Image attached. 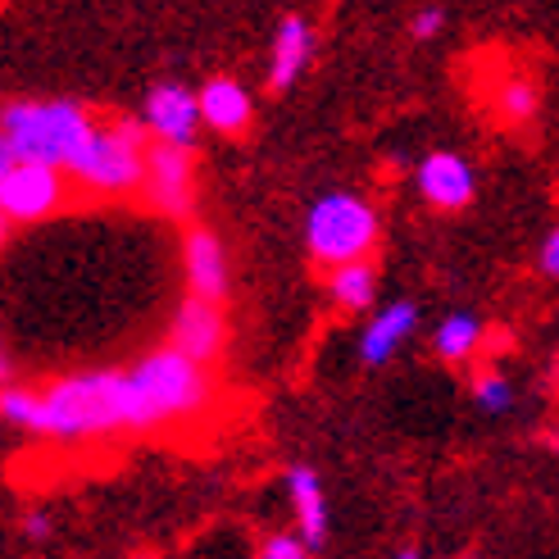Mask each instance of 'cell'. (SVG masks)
<instances>
[{
    "label": "cell",
    "mask_w": 559,
    "mask_h": 559,
    "mask_svg": "<svg viewBox=\"0 0 559 559\" xmlns=\"http://www.w3.org/2000/svg\"><path fill=\"white\" fill-rule=\"evenodd\" d=\"M314 550L305 546L296 533H273V537H264L260 542V550H255V559H310Z\"/></svg>",
    "instance_id": "cell-21"
},
{
    "label": "cell",
    "mask_w": 559,
    "mask_h": 559,
    "mask_svg": "<svg viewBox=\"0 0 559 559\" xmlns=\"http://www.w3.org/2000/svg\"><path fill=\"white\" fill-rule=\"evenodd\" d=\"M0 418H5L10 428H19V432L37 437V428H41V391L5 382L0 386Z\"/></svg>",
    "instance_id": "cell-19"
},
{
    "label": "cell",
    "mask_w": 559,
    "mask_h": 559,
    "mask_svg": "<svg viewBox=\"0 0 559 559\" xmlns=\"http://www.w3.org/2000/svg\"><path fill=\"white\" fill-rule=\"evenodd\" d=\"M5 237H10V218H5V210H0V246H5Z\"/></svg>",
    "instance_id": "cell-26"
},
{
    "label": "cell",
    "mask_w": 559,
    "mask_h": 559,
    "mask_svg": "<svg viewBox=\"0 0 559 559\" xmlns=\"http://www.w3.org/2000/svg\"><path fill=\"white\" fill-rule=\"evenodd\" d=\"M182 277H187V292L223 305L233 287V273H228V250H223L218 233H210L205 223H191L182 233Z\"/></svg>",
    "instance_id": "cell-9"
},
{
    "label": "cell",
    "mask_w": 559,
    "mask_h": 559,
    "mask_svg": "<svg viewBox=\"0 0 559 559\" xmlns=\"http://www.w3.org/2000/svg\"><path fill=\"white\" fill-rule=\"evenodd\" d=\"M96 115L78 100H10L0 105V132L27 155L50 169L73 174L96 136Z\"/></svg>",
    "instance_id": "cell-2"
},
{
    "label": "cell",
    "mask_w": 559,
    "mask_h": 559,
    "mask_svg": "<svg viewBox=\"0 0 559 559\" xmlns=\"http://www.w3.org/2000/svg\"><path fill=\"white\" fill-rule=\"evenodd\" d=\"M142 123H146V132H155V142L191 146L195 128H201V105H195V92H187L182 82H159V87L146 92Z\"/></svg>",
    "instance_id": "cell-10"
},
{
    "label": "cell",
    "mask_w": 559,
    "mask_h": 559,
    "mask_svg": "<svg viewBox=\"0 0 559 559\" xmlns=\"http://www.w3.org/2000/svg\"><path fill=\"white\" fill-rule=\"evenodd\" d=\"M169 346L182 350L195 365H218L223 350H228V314L223 305L201 300V296H182V305L174 310V328H169Z\"/></svg>",
    "instance_id": "cell-8"
},
{
    "label": "cell",
    "mask_w": 559,
    "mask_h": 559,
    "mask_svg": "<svg viewBox=\"0 0 559 559\" xmlns=\"http://www.w3.org/2000/svg\"><path fill=\"white\" fill-rule=\"evenodd\" d=\"M537 264H542V273L546 277H559V228L542 241V255H537Z\"/></svg>",
    "instance_id": "cell-23"
},
{
    "label": "cell",
    "mask_w": 559,
    "mask_h": 559,
    "mask_svg": "<svg viewBox=\"0 0 559 559\" xmlns=\"http://www.w3.org/2000/svg\"><path fill=\"white\" fill-rule=\"evenodd\" d=\"M287 506L296 519V537L310 550H319L328 542V496H323V483L310 464L287 468Z\"/></svg>",
    "instance_id": "cell-12"
},
{
    "label": "cell",
    "mask_w": 559,
    "mask_h": 559,
    "mask_svg": "<svg viewBox=\"0 0 559 559\" xmlns=\"http://www.w3.org/2000/svg\"><path fill=\"white\" fill-rule=\"evenodd\" d=\"M146 151H151V132L142 119H109L96 123V136L82 164L69 174L73 182L105 191V195H123V191H142L146 174Z\"/></svg>",
    "instance_id": "cell-5"
},
{
    "label": "cell",
    "mask_w": 559,
    "mask_h": 559,
    "mask_svg": "<svg viewBox=\"0 0 559 559\" xmlns=\"http://www.w3.org/2000/svg\"><path fill=\"white\" fill-rule=\"evenodd\" d=\"M10 382V355H5V346H0V386Z\"/></svg>",
    "instance_id": "cell-25"
},
{
    "label": "cell",
    "mask_w": 559,
    "mask_h": 559,
    "mask_svg": "<svg viewBox=\"0 0 559 559\" xmlns=\"http://www.w3.org/2000/svg\"><path fill=\"white\" fill-rule=\"evenodd\" d=\"M418 195L441 210V214H455L473 201V191H478V178H473V164L455 151H432L424 164H418Z\"/></svg>",
    "instance_id": "cell-11"
},
{
    "label": "cell",
    "mask_w": 559,
    "mask_h": 559,
    "mask_svg": "<svg viewBox=\"0 0 559 559\" xmlns=\"http://www.w3.org/2000/svg\"><path fill=\"white\" fill-rule=\"evenodd\" d=\"M142 195L164 218H191V210H195V155H191V146L155 142L146 151Z\"/></svg>",
    "instance_id": "cell-7"
},
{
    "label": "cell",
    "mask_w": 559,
    "mask_h": 559,
    "mask_svg": "<svg viewBox=\"0 0 559 559\" xmlns=\"http://www.w3.org/2000/svg\"><path fill=\"white\" fill-rule=\"evenodd\" d=\"M537 109H542V87H537L533 73H523V69L500 73V82L491 87V115H496V123L523 128V123L537 119Z\"/></svg>",
    "instance_id": "cell-16"
},
{
    "label": "cell",
    "mask_w": 559,
    "mask_h": 559,
    "mask_svg": "<svg viewBox=\"0 0 559 559\" xmlns=\"http://www.w3.org/2000/svg\"><path fill=\"white\" fill-rule=\"evenodd\" d=\"M473 401H478V409H487V414H506L514 405V386L506 373L487 369V373L473 378Z\"/></svg>",
    "instance_id": "cell-20"
},
{
    "label": "cell",
    "mask_w": 559,
    "mask_h": 559,
    "mask_svg": "<svg viewBox=\"0 0 559 559\" xmlns=\"http://www.w3.org/2000/svg\"><path fill=\"white\" fill-rule=\"evenodd\" d=\"M195 105H201V123L223 136H241L250 128V115H255V105H250L237 78H210L205 87L195 92Z\"/></svg>",
    "instance_id": "cell-14"
},
{
    "label": "cell",
    "mask_w": 559,
    "mask_h": 559,
    "mask_svg": "<svg viewBox=\"0 0 559 559\" xmlns=\"http://www.w3.org/2000/svg\"><path fill=\"white\" fill-rule=\"evenodd\" d=\"M328 296H332V305H342V310H350V314L369 310L373 296H378V269H373V260L337 264L328 273Z\"/></svg>",
    "instance_id": "cell-17"
},
{
    "label": "cell",
    "mask_w": 559,
    "mask_h": 559,
    "mask_svg": "<svg viewBox=\"0 0 559 559\" xmlns=\"http://www.w3.org/2000/svg\"><path fill=\"white\" fill-rule=\"evenodd\" d=\"M414 328H418V310H414V305H409V300H391L386 310H378V314L369 319V328L359 332V359H365L369 369L386 365V359L409 342Z\"/></svg>",
    "instance_id": "cell-15"
},
{
    "label": "cell",
    "mask_w": 559,
    "mask_h": 559,
    "mask_svg": "<svg viewBox=\"0 0 559 559\" xmlns=\"http://www.w3.org/2000/svg\"><path fill=\"white\" fill-rule=\"evenodd\" d=\"M478 342H483L478 314H445L441 328L432 332V350L445 359V365H464V359L478 350Z\"/></svg>",
    "instance_id": "cell-18"
},
{
    "label": "cell",
    "mask_w": 559,
    "mask_h": 559,
    "mask_svg": "<svg viewBox=\"0 0 559 559\" xmlns=\"http://www.w3.org/2000/svg\"><path fill=\"white\" fill-rule=\"evenodd\" d=\"M305 246H310V255L328 269L350 264V260H369V250L378 246V210L350 191H328L310 205Z\"/></svg>",
    "instance_id": "cell-4"
},
{
    "label": "cell",
    "mask_w": 559,
    "mask_h": 559,
    "mask_svg": "<svg viewBox=\"0 0 559 559\" xmlns=\"http://www.w3.org/2000/svg\"><path fill=\"white\" fill-rule=\"evenodd\" d=\"M136 409H142V432H159L169 424H187V418L205 414L214 401V378L205 365H195L182 350L159 346L146 359H136L128 369Z\"/></svg>",
    "instance_id": "cell-3"
},
{
    "label": "cell",
    "mask_w": 559,
    "mask_h": 559,
    "mask_svg": "<svg viewBox=\"0 0 559 559\" xmlns=\"http://www.w3.org/2000/svg\"><path fill=\"white\" fill-rule=\"evenodd\" d=\"M396 559H424V555H418V550H396Z\"/></svg>",
    "instance_id": "cell-27"
},
{
    "label": "cell",
    "mask_w": 559,
    "mask_h": 559,
    "mask_svg": "<svg viewBox=\"0 0 559 559\" xmlns=\"http://www.w3.org/2000/svg\"><path fill=\"white\" fill-rule=\"evenodd\" d=\"M69 174L50 169L41 159H27L5 132H0V210L10 223H37L64 205Z\"/></svg>",
    "instance_id": "cell-6"
},
{
    "label": "cell",
    "mask_w": 559,
    "mask_h": 559,
    "mask_svg": "<svg viewBox=\"0 0 559 559\" xmlns=\"http://www.w3.org/2000/svg\"><path fill=\"white\" fill-rule=\"evenodd\" d=\"M132 432L142 437V409H136V391L128 369H87L50 382L41 391V428L37 437L50 441H100Z\"/></svg>",
    "instance_id": "cell-1"
},
{
    "label": "cell",
    "mask_w": 559,
    "mask_h": 559,
    "mask_svg": "<svg viewBox=\"0 0 559 559\" xmlns=\"http://www.w3.org/2000/svg\"><path fill=\"white\" fill-rule=\"evenodd\" d=\"M310 60H314V27H310V19H300V14L283 19V23H277V33H273L269 87L273 92L296 87V78L310 69Z\"/></svg>",
    "instance_id": "cell-13"
},
{
    "label": "cell",
    "mask_w": 559,
    "mask_h": 559,
    "mask_svg": "<svg viewBox=\"0 0 559 559\" xmlns=\"http://www.w3.org/2000/svg\"><path fill=\"white\" fill-rule=\"evenodd\" d=\"M441 27H445V10H441V5H424V10L409 19V37H414V41H428V37L441 33Z\"/></svg>",
    "instance_id": "cell-22"
},
{
    "label": "cell",
    "mask_w": 559,
    "mask_h": 559,
    "mask_svg": "<svg viewBox=\"0 0 559 559\" xmlns=\"http://www.w3.org/2000/svg\"><path fill=\"white\" fill-rule=\"evenodd\" d=\"M23 527H27V537H46V533H50V514H46V510H33Z\"/></svg>",
    "instance_id": "cell-24"
}]
</instances>
